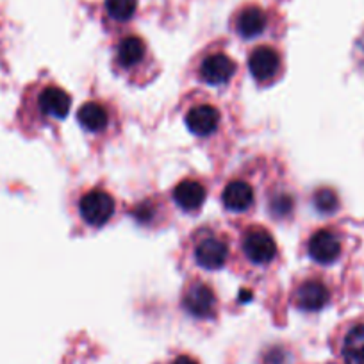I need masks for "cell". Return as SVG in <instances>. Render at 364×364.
<instances>
[{
	"label": "cell",
	"mask_w": 364,
	"mask_h": 364,
	"mask_svg": "<svg viewBox=\"0 0 364 364\" xmlns=\"http://www.w3.org/2000/svg\"><path fill=\"white\" fill-rule=\"evenodd\" d=\"M195 262L204 269H222L229 259V241L216 230L204 227L193 234V247H191Z\"/></svg>",
	"instance_id": "obj_1"
},
{
	"label": "cell",
	"mask_w": 364,
	"mask_h": 364,
	"mask_svg": "<svg viewBox=\"0 0 364 364\" xmlns=\"http://www.w3.org/2000/svg\"><path fill=\"white\" fill-rule=\"evenodd\" d=\"M241 250L255 266L272 264L279 255L277 241L266 227L252 223L241 232Z\"/></svg>",
	"instance_id": "obj_2"
},
{
	"label": "cell",
	"mask_w": 364,
	"mask_h": 364,
	"mask_svg": "<svg viewBox=\"0 0 364 364\" xmlns=\"http://www.w3.org/2000/svg\"><path fill=\"white\" fill-rule=\"evenodd\" d=\"M182 307L198 320H211L218 311V296L211 286L197 279L188 282L182 291Z\"/></svg>",
	"instance_id": "obj_3"
},
{
	"label": "cell",
	"mask_w": 364,
	"mask_h": 364,
	"mask_svg": "<svg viewBox=\"0 0 364 364\" xmlns=\"http://www.w3.org/2000/svg\"><path fill=\"white\" fill-rule=\"evenodd\" d=\"M80 218L90 227H104L114 215V198L102 188L86 191L79 200Z\"/></svg>",
	"instance_id": "obj_4"
},
{
	"label": "cell",
	"mask_w": 364,
	"mask_h": 364,
	"mask_svg": "<svg viewBox=\"0 0 364 364\" xmlns=\"http://www.w3.org/2000/svg\"><path fill=\"white\" fill-rule=\"evenodd\" d=\"M248 68L259 84H273L282 73L281 54L268 45H259L248 55Z\"/></svg>",
	"instance_id": "obj_5"
},
{
	"label": "cell",
	"mask_w": 364,
	"mask_h": 364,
	"mask_svg": "<svg viewBox=\"0 0 364 364\" xmlns=\"http://www.w3.org/2000/svg\"><path fill=\"white\" fill-rule=\"evenodd\" d=\"M291 300L296 309L316 313L331 302V291L320 279H302L293 286Z\"/></svg>",
	"instance_id": "obj_6"
},
{
	"label": "cell",
	"mask_w": 364,
	"mask_h": 364,
	"mask_svg": "<svg viewBox=\"0 0 364 364\" xmlns=\"http://www.w3.org/2000/svg\"><path fill=\"white\" fill-rule=\"evenodd\" d=\"M236 61L225 52H213L198 65V77L209 86H223L236 75Z\"/></svg>",
	"instance_id": "obj_7"
},
{
	"label": "cell",
	"mask_w": 364,
	"mask_h": 364,
	"mask_svg": "<svg viewBox=\"0 0 364 364\" xmlns=\"http://www.w3.org/2000/svg\"><path fill=\"white\" fill-rule=\"evenodd\" d=\"M184 122L191 134L198 136V138H209L218 131L222 114H220L218 107L213 104L198 102L186 111Z\"/></svg>",
	"instance_id": "obj_8"
},
{
	"label": "cell",
	"mask_w": 364,
	"mask_h": 364,
	"mask_svg": "<svg viewBox=\"0 0 364 364\" xmlns=\"http://www.w3.org/2000/svg\"><path fill=\"white\" fill-rule=\"evenodd\" d=\"M36 107L41 117L50 118V120H63L70 113L72 97L58 84H48V86L41 87L38 93Z\"/></svg>",
	"instance_id": "obj_9"
},
{
	"label": "cell",
	"mask_w": 364,
	"mask_h": 364,
	"mask_svg": "<svg viewBox=\"0 0 364 364\" xmlns=\"http://www.w3.org/2000/svg\"><path fill=\"white\" fill-rule=\"evenodd\" d=\"M307 252L313 261L320 264H332L341 254V240L334 230L318 229L307 241Z\"/></svg>",
	"instance_id": "obj_10"
},
{
	"label": "cell",
	"mask_w": 364,
	"mask_h": 364,
	"mask_svg": "<svg viewBox=\"0 0 364 364\" xmlns=\"http://www.w3.org/2000/svg\"><path fill=\"white\" fill-rule=\"evenodd\" d=\"M208 198V190L198 178H182L173 188V200L182 211L198 213Z\"/></svg>",
	"instance_id": "obj_11"
},
{
	"label": "cell",
	"mask_w": 364,
	"mask_h": 364,
	"mask_svg": "<svg viewBox=\"0 0 364 364\" xmlns=\"http://www.w3.org/2000/svg\"><path fill=\"white\" fill-rule=\"evenodd\" d=\"M222 204L223 208L229 209L230 213H245L255 204L254 188L247 181L241 178H232L227 182V186L222 191Z\"/></svg>",
	"instance_id": "obj_12"
},
{
	"label": "cell",
	"mask_w": 364,
	"mask_h": 364,
	"mask_svg": "<svg viewBox=\"0 0 364 364\" xmlns=\"http://www.w3.org/2000/svg\"><path fill=\"white\" fill-rule=\"evenodd\" d=\"M268 16L259 6H247L241 9L234 20V31L240 34L243 40H252L264 33Z\"/></svg>",
	"instance_id": "obj_13"
},
{
	"label": "cell",
	"mask_w": 364,
	"mask_h": 364,
	"mask_svg": "<svg viewBox=\"0 0 364 364\" xmlns=\"http://www.w3.org/2000/svg\"><path fill=\"white\" fill-rule=\"evenodd\" d=\"M146 43L139 36H125L114 50V63L118 68L136 70L146 58Z\"/></svg>",
	"instance_id": "obj_14"
},
{
	"label": "cell",
	"mask_w": 364,
	"mask_h": 364,
	"mask_svg": "<svg viewBox=\"0 0 364 364\" xmlns=\"http://www.w3.org/2000/svg\"><path fill=\"white\" fill-rule=\"evenodd\" d=\"M338 352L345 364H364V323L352 325L343 334Z\"/></svg>",
	"instance_id": "obj_15"
},
{
	"label": "cell",
	"mask_w": 364,
	"mask_h": 364,
	"mask_svg": "<svg viewBox=\"0 0 364 364\" xmlns=\"http://www.w3.org/2000/svg\"><path fill=\"white\" fill-rule=\"evenodd\" d=\"M109 109L102 102H97V100H90V102L82 104L77 111V122L87 132L106 131L109 127Z\"/></svg>",
	"instance_id": "obj_16"
},
{
	"label": "cell",
	"mask_w": 364,
	"mask_h": 364,
	"mask_svg": "<svg viewBox=\"0 0 364 364\" xmlns=\"http://www.w3.org/2000/svg\"><path fill=\"white\" fill-rule=\"evenodd\" d=\"M138 9V0H106V11L117 22H127Z\"/></svg>",
	"instance_id": "obj_17"
},
{
	"label": "cell",
	"mask_w": 364,
	"mask_h": 364,
	"mask_svg": "<svg viewBox=\"0 0 364 364\" xmlns=\"http://www.w3.org/2000/svg\"><path fill=\"white\" fill-rule=\"evenodd\" d=\"M338 195L331 188H320L314 193V205L320 213H334L338 209Z\"/></svg>",
	"instance_id": "obj_18"
},
{
	"label": "cell",
	"mask_w": 364,
	"mask_h": 364,
	"mask_svg": "<svg viewBox=\"0 0 364 364\" xmlns=\"http://www.w3.org/2000/svg\"><path fill=\"white\" fill-rule=\"evenodd\" d=\"M293 205H295V202L289 195H281L272 202V211L277 216H286L293 211Z\"/></svg>",
	"instance_id": "obj_19"
},
{
	"label": "cell",
	"mask_w": 364,
	"mask_h": 364,
	"mask_svg": "<svg viewBox=\"0 0 364 364\" xmlns=\"http://www.w3.org/2000/svg\"><path fill=\"white\" fill-rule=\"evenodd\" d=\"M170 364H200V363H198V360L195 359V357L188 355V353H181V355L175 357V359L171 360Z\"/></svg>",
	"instance_id": "obj_20"
}]
</instances>
